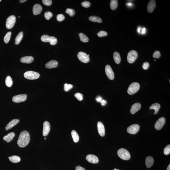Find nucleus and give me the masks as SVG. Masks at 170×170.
Wrapping results in <instances>:
<instances>
[{"mask_svg":"<svg viewBox=\"0 0 170 170\" xmlns=\"http://www.w3.org/2000/svg\"><path fill=\"white\" fill-rule=\"evenodd\" d=\"M140 126L137 124H134L129 126L127 129V132L131 134H135L138 132Z\"/></svg>","mask_w":170,"mask_h":170,"instance_id":"1a4fd4ad","label":"nucleus"},{"mask_svg":"<svg viewBox=\"0 0 170 170\" xmlns=\"http://www.w3.org/2000/svg\"><path fill=\"white\" fill-rule=\"evenodd\" d=\"M71 135L74 142L75 143L78 142L79 140V137L76 131L73 130L71 132Z\"/></svg>","mask_w":170,"mask_h":170,"instance_id":"cd10ccee","label":"nucleus"},{"mask_svg":"<svg viewBox=\"0 0 170 170\" xmlns=\"http://www.w3.org/2000/svg\"><path fill=\"white\" fill-rule=\"evenodd\" d=\"M23 37V32H21L16 37L15 40V44L16 45H18V44H19L21 40H22Z\"/></svg>","mask_w":170,"mask_h":170,"instance_id":"c85d7f7f","label":"nucleus"},{"mask_svg":"<svg viewBox=\"0 0 170 170\" xmlns=\"http://www.w3.org/2000/svg\"><path fill=\"white\" fill-rule=\"evenodd\" d=\"M138 56L137 52L134 50L130 51L128 54L127 60L128 63H132L136 60Z\"/></svg>","mask_w":170,"mask_h":170,"instance_id":"423d86ee","label":"nucleus"},{"mask_svg":"<svg viewBox=\"0 0 170 170\" xmlns=\"http://www.w3.org/2000/svg\"><path fill=\"white\" fill-rule=\"evenodd\" d=\"M78 59L81 62L84 63H88L90 61V58L88 54L84 52H79L77 55Z\"/></svg>","mask_w":170,"mask_h":170,"instance_id":"6e6552de","label":"nucleus"},{"mask_svg":"<svg viewBox=\"0 0 170 170\" xmlns=\"http://www.w3.org/2000/svg\"><path fill=\"white\" fill-rule=\"evenodd\" d=\"M66 12L67 14H68L71 17H73L75 14V11L74 10L68 8L66 11Z\"/></svg>","mask_w":170,"mask_h":170,"instance_id":"72a5a7b5","label":"nucleus"},{"mask_svg":"<svg viewBox=\"0 0 170 170\" xmlns=\"http://www.w3.org/2000/svg\"><path fill=\"white\" fill-rule=\"evenodd\" d=\"M118 154L119 157L124 160H128L131 158V154L127 150L124 148H120L118 151Z\"/></svg>","mask_w":170,"mask_h":170,"instance_id":"f03ea898","label":"nucleus"},{"mask_svg":"<svg viewBox=\"0 0 170 170\" xmlns=\"http://www.w3.org/2000/svg\"><path fill=\"white\" fill-rule=\"evenodd\" d=\"M19 121L20 120L18 119H14V120H12L7 125L6 127V130L7 131H8V130L11 129L14 126H15L18 123Z\"/></svg>","mask_w":170,"mask_h":170,"instance_id":"a211bd4d","label":"nucleus"},{"mask_svg":"<svg viewBox=\"0 0 170 170\" xmlns=\"http://www.w3.org/2000/svg\"><path fill=\"white\" fill-rule=\"evenodd\" d=\"M86 159L88 162L92 163H96L99 162V159L96 156L93 154H89L86 156Z\"/></svg>","mask_w":170,"mask_h":170,"instance_id":"4468645a","label":"nucleus"},{"mask_svg":"<svg viewBox=\"0 0 170 170\" xmlns=\"http://www.w3.org/2000/svg\"><path fill=\"white\" fill-rule=\"evenodd\" d=\"M140 88V84L138 83H133L129 86L127 90L128 93L130 95H133L138 91Z\"/></svg>","mask_w":170,"mask_h":170,"instance_id":"20e7f679","label":"nucleus"},{"mask_svg":"<svg viewBox=\"0 0 170 170\" xmlns=\"http://www.w3.org/2000/svg\"><path fill=\"white\" fill-rule=\"evenodd\" d=\"M8 157L10 161L13 163H18L21 160V158L19 156H17L13 155Z\"/></svg>","mask_w":170,"mask_h":170,"instance_id":"bb28decb","label":"nucleus"},{"mask_svg":"<svg viewBox=\"0 0 170 170\" xmlns=\"http://www.w3.org/2000/svg\"><path fill=\"white\" fill-rule=\"evenodd\" d=\"M150 66L149 63L147 62H145L142 65V68L144 70H147Z\"/></svg>","mask_w":170,"mask_h":170,"instance_id":"c03bdc74","label":"nucleus"},{"mask_svg":"<svg viewBox=\"0 0 170 170\" xmlns=\"http://www.w3.org/2000/svg\"><path fill=\"white\" fill-rule=\"evenodd\" d=\"M18 18H20V17L19 16V17H18Z\"/></svg>","mask_w":170,"mask_h":170,"instance_id":"4d7b16f0","label":"nucleus"},{"mask_svg":"<svg viewBox=\"0 0 170 170\" xmlns=\"http://www.w3.org/2000/svg\"><path fill=\"white\" fill-rule=\"evenodd\" d=\"M167 170H170V164L169 165L167 168Z\"/></svg>","mask_w":170,"mask_h":170,"instance_id":"864d4df0","label":"nucleus"},{"mask_svg":"<svg viewBox=\"0 0 170 170\" xmlns=\"http://www.w3.org/2000/svg\"><path fill=\"white\" fill-rule=\"evenodd\" d=\"M146 28L144 27L143 28H142V32L141 34H145L146 33Z\"/></svg>","mask_w":170,"mask_h":170,"instance_id":"09e8293b","label":"nucleus"},{"mask_svg":"<svg viewBox=\"0 0 170 170\" xmlns=\"http://www.w3.org/2000/svg\"><path fill=\"white\" fill-rule=\"evenodd\" d=\"M145 162L146 167L148 168H150L152 167L154 163L153 157L150 156H148L146 157Z\"/></svg>","mask_w":170,"mask_h":170,"instance_id":"5701e85b","label":"nucleus"},{"mask_svg":"<svg viewBox=\"0 0 170 170\" xmlns=\"http://www.w3.org/2000/svg\"><path fill=\"white\" fill-rule=\"evenodd\" d=\"M89 20L91 22H97L99 23H102V21L100 17L95 16H90L89 18Z\"/></svg>","mask_w":170,"mask_h":170,"instance_id":"a878e982","label":"nucleus"},{"mask_svg":"<svg viewBox=\"0 0 170 170\" xmlns=\"http://www.w3.org/2000/svg\"><path fill=\"white\" fill-rule=\"evenodd\" d=\"M42 8L41 6L38 4H36L34 5L33 7V14L35 15L40 14L41 12Z\"/></svg>","mask_w":170,"mask_h":170,"instance_id":"aec40b11","label":"nucleus"},{"mask_svg":"<svg viewBox=\"0 0 170 170\" xmlns=\"http://www.w3.org/2000/svg\"><path fill=\"white\" fill-rule=\"evenodd\" d=\"M142 28L140 27H138L137 29V31L138 33H140V34H141L142 32Z\"/></svg>","mask_w":170,"mask_h":170,"instance_id":"49530a36","label":"nucleus"},{"mask_svg":"<svg viewBox=\"0 0 170 170\" xmlns=\"http://www.w3.org/2000/svg\"><path fill=\"white\" fill-rule=\"evenodd\" d=\"M52 13L51 12H45L44 13V16L47 20H49L52 17Z\"/></svg>","mask_w":170,"mask_h":170,"instance_id":"f704fd0d","label":"nucleus"},{"mask_svg":"<svg viewBox=\"0 0 170 170\" xmlns=\"http://www.w3.org/2000/svg\"><path fill=\"white\" fill-rule=\"evenodd\" d=\"M42 2L44 5L48 6H50L52 4L51 0H42Z\"/></svg>","mask_w":170,"mask_h":170,"instance_id":"79ce46f5","label":"nucleus"},{"mask_svg":"<svg viewBox=\"0 0 170 170\" xmlns=\"http://www.w3.org/2000/svg\"><path fill=\"white\" fill-rule=\"evenodd\" d=\"M15 136V134L14 132H12L8 133V134L5 136L3 139L7 142H10L12 141Z\"/></svg>","mask_w":170,"mask_h":170,"instance_id":"4be33fe9","label":"nucleus"},{"mask_svg":"<svg viewBox=\"0 0 170 170\" xmlns=\"http://www.w3.org/2000/svg\"><path fill=\"white\" fill-rule=\"evenodd\" d=\"M5 83L6 86L8 87H11L13 84L12 78L9 76H8L6 78L5 80Z\"/></svg>","mask_w":170,"mask_h":170,"instance_id":"c756f323","label":"nucleus"},{"mask_svg":"<svg viewBox=\"0 0 170 170\" xmlns=\"http://www.w3.org/2000/svg\"><path fill=\"white\" fill-rule=\"evenodd\" d=\"M44 140H46V138H44Z\"/></svg>","mask_w":170,"mask_h":170,"instance_id":"6e6d98bb","label":"nucleus"},{"mask_svg":"<svg viewBox=\"0 0 170 170\" xmlns=\"http://www.w3.org/2000/svg\"><path fill=\"white\" fill-rule=\"evenodd\" d=\"M79 36L80 40L82 42L86 43L88 42L89 39L88 38L85 34L82 33H80L79 34Z\"/></svg>","mask_w":170,"mask_h":170,"instance_id":"2f4dec72","label":"nucleus"},{"mask_svg":"<svg viewBox=\"0 0 170 170\" xmlns=\"http://www.w3.org/2000/svg\"><path fill=\"white\" fill-rule=\"evenodd\" d=\"M50 129V124L48 122L46 121L43 123V135L44 136H47L49 134Z\"/></svg>","mask_w":170,"mask_h":170,"instance_id":"ddd939ff","label":"nucleus"},{"mask_svg":"<svg viewBox=\"0 0 170 170\" xmlns=\"http://www.w3.org/2000/svg\"><path fill=\"white\" fill-rule=\"evenodd\" d=\"M56 19L58 22H61L65 19V17L63 14H59L57 15Z\"/></svg>","mask_w":170,"mask_h":170,"instance_id":"4c0bfd02","label":"nucleus"},{"mask_svg":"<svg viewBox=\"0 0 170 170\" xmlns=\"http://www.w3.org/2000/svg\"><path fill=\"white\" fill-rule=\"evenodd\" d=\"M34 58L32 56H26L22 57L21 58V63L29 64L32 63L34 61Z\"/></svg>","mask_w":170,"mask_h":170,"instance_id":"412c9836","label":"nucleus"},{"mask_svg":"<svg viewBox=\"0 0 170 170\" xmlns=\"http://www.w3.org/2000/svg\"><path fill=\"white\" fill-rule=\"evenodd\" d=\"M98 36L100 37L106 36L107 35V32L104 31H101L97 33Z\"/></svg>","mask_w":170,"mask_h":170,"instance_id":"58836bf2","label":"nucleus"},{"mask_svg":"<svg viewBox=\"0 0 170 170\" xmlns=\"http://www.w3.org/2000/svg\"><path fill=\"white\" fill-rule=\"evenodd\" d=\"M27 95L26 94H21L15 95L12 98V100L15 103L23 102L27 100Z\"/></svg>","mask_w":170,"mask_h":170,"instance_id":"9b49d317","label":"nucleus"},{"mask_svg":"<svg viewBox=\"0 0 170 170\" xmlns=\"http://www.w3.org/2000/svg\"><path fill=\"white\" fill-rule=\"evenodd\" d=\"M105 74L110 80H113L115 78V74L112 69L109 65H106L105 68Z\"/></svg>","mask_w":170,"mask_h":170,"instance_id":"9d476101","label":"nucleus"},{"mask_svg":"<svg viewBox=\"0 0 170 170\" xmlns=\"http://www.w3.org/2000/svg\"><path fill=\"white\" fill-rule=\"evenodd\" d=\"M1 0H0V2H1Z\"/></svg>","mask_w":170,"mask_h":170,"instance_id":"bf43d9fd","label":"nucleus"},{"mask_svg":"<svg viewBox=\"0 0 170 170\" xmlns=\"http://www.w3.org/2000/svg\"><path fill=\"white\" fill-rule=\"evenodd\" d=\"M12 35V33L11 32H8L5 36L4 40L6 44H7L9 42Z\"/></svg>","mask_w":170,"mask_h":170,"instance_id":"473e14b6","label":"nucleus"},{"mask_svg":"<svg viewBox=\"0 0 170 170\" xmlns=\"http://www.w3.org/2000/svg\"><path fill=\"white\" fill-rule=\"evenodd\" d=\"M74 96L77 98L78 100L79 101H81L83 99V94L80 93H77L74 95Z\"/></svg>","mask_w":170,"mask_h":170,"instance_id":"ea45409f","label":"nucleus"},{"mask_svg":"<svg viewBox=\"0 0 170 170\" xmlns=\"http://www.w3.org/2000/svg\"><path fill=\"white\" fill-rule=\"evenodd\" d=\"M118 6V1L117 0H111L110 2V8L112 10L116 9Z\"/></svg>","mask_w":170,"mask_h":170,"instance_id":"7c9ffc66","label":"nucleus"},{"mask_svg":"<svg viewBox=\"0 0 170 170\" xmlns=\"http://www.w3.org/2000/svg\"><path fill=\"white\" fill-rule=\"evenodd\" d=\"M141 104L139 103H135L131 106L130 112L132 114L136 113L139 110L141 109Z\"/></svg>","mask_w":170,"mask_h":170,"instance_id":"f3484780","label":"nucleus"},{"mask_svg":"<svg viewBox=\"0 0 170 170\" xmlns=\"http://www.w3.org/2000/svg\"><path fill=\"white\" fill-rule=\"evenodd\" d=\"M64 90L66 92H67L73 87V85L71 84H64Z\"/></svg>","mask_w":170,"mask_h":170,"instance_id":"c9c22d12","label":"nucleus"},{"mask_svg":"<svg viewBox=\"0 0 170 170\" xmlns=\"http://www.w3.org/2000/svg\"><path fill=\"white\" fill-rule=\"evenodd\" d=\"M16 22L15 16H10L7 18L6 22V27L8 29H11L14 26Z\"/></svg>","mask_w":170,"mask_h":170,"instance_id":"0eeeda50","label":"nucleus"},{"mask_svg":"<svg viewBox=\"0 0 170 170\" xmlns=\"http://www.w3.org/2000/svg\"><path fill=\"white\" fill-rule=\"evenodd\" d=\"M164 153L166 155L169 154L170 153V145H168L165 147L163 151Z\"/></svg>","mask_w":170,"mask_h":170,"instance_id":"e433bc0d","label":"nucleus"},{"mask_svg":"<svg viewBox=\"0 0 170 170\" xmlns=\"http://www.w3.org/2000/svg\"><path fill=\"white\" fill-rule=\"evenodd\" d=\"M127 5L129 6V7H131L132 6V4L131 3H128L127 4Z\"/></svg>","mask_w":170,"mask_h":170,"instance_id":"603ef678","label":"nucleus"},{"mask_svg":"<svg viewBox=\"0 0 170 170\" xmlns=\"http://www.w3.org/2000/svg\"><path fill=\"white\" fill-rule=\"evenodd\" d=\"M26 0H20L19 1L20 2V3H24V2H26Z\"/></svg>","mask_w":170,"mask_h":170,"instance_id":"3c124183","label":"nucleus"},{"mask_svg":"<svg viewBox=\"0 0 170 170\" xmlns=\"http://www.w3.org/2000/svg\"><path fill=\"white\" fill-rule=\"evenodd\" d=\"M81 5L83 7H85V8H88L90 7L91 4L89 2L84 1V2H82Z\"/></svg>","mask_w":170,"mask_h":170,"instance_id":"a19ab883","label":"nucleus"},{"mask_svg":"<svg viewBox=\"0 0 170 170\" xmlns=\"http://www.w3.org/2000/svg\"><path fill=\"white\" fill-rule=\"evenodd\" d=\"M41 40L44 42H49L51 45H54L56 44L58 40L57 38L53 36H49L47 35H44L41 38Z\"/></svg>","mask_w":170,"mask_h":170,"instance_id":"7ed1b4c3","label":"nucleus"},{"mask_svg":"<svg viewBox=\"0 0 170 170\" xmlns=\"http://www.w3.org/2000/svg\"><path fill=\"white\" fill-rule=\"evenodd\" d=\"M30 140V136L28 131H22L19 135L17 141V144L21 147H24L27 146Z\"/></svg>","mask_w":170,"mask_h":170,"instance_id":"f257e3e1","label":"nucleus"},{"mask_svg":"<svg viewBox=\"0 0 170 170\" xmlns=\"http://www.w3.org/2000/svg\"><path fill=\"white\" fill-rule=\"evenodd\" d=\"M58 63L57 61L52 60L50 61L45 64V67L48 69H51L58 67Z\"/></svg>","mask_w":170,"mask_h":170,"instance_id":"6ab92c4d","label":"nucleus"},{"mask_svg":"<svg viewBox=\"0 0 170 170\" xmlns=\"http://www.w3.org/2000/svg\"><path fill=\"white\" fill-rule=\"evenodd\" d=\"M160 108V105L158 103H156L152 104L149 107L150 109H153L155 110L154 114L155 115H157L158 113L159 109Z\"/></svg>","mask_w":170,"mask_h":170,"instance_id":"b1692460","label":"nucleus"},{"mask_svg":"<svg viewBox=\"0 0 170 170\" xmlns=\"http://www.w3.org/2000/svg\"><path fill=\"white\" fill-rule=\"evenodd\" d=\"M24 76L26 79L29 80H34L38 79L39 77L40 74L36 72L28 71L24 73Z\"/></svg>","mask_w":170,"mask_h":170,"instance_id":"39448f33","label":"nucleus"},{"mask_svg":"<svg viewBox=\"0 0 170 170\" xmlns=\"http://www.w3.org/2000/svg\"><path fill=\"white\" fill-rule=\"evenodd\" d=\"M98 132L99 135L101 137L105 136V129L103 124L101 122H98L97 123Z\"/></svg>","mask_w":170,"mask_h":170,"instance_id":"2eb2a0df","label":"nucleus"},{"mask_svg":"<svg viewBox=\"0 0 170 170\" xmlns=\"http://www.w3.org/2000/svg\"><path fill=\"white\" fill-rule=\"evenodd\" d=\"M161 54L160 53V52L158 51H155L154 52V53L153 57L154 58H159L161 56Z\"/></svg>","mask_w":170,"mask_h":170,"instance_id":"37998d69","label":"nucleus"},{"mask_svg":"<svg viewBox=\"0 0 170 170\" xmlns=\"http://www.w3.org/2000/svg\"><path fill=\"white\" fill-rule=\"evenodd\" d=\"M96 99L97 101L98 102H100L101 101L102 98L100 97H99L97 98Z\"/></svg>","mask_w":170,"mask_h":170,"instance_id":"8fccbe9b","label":"nucleus"},{"mask_svg":"<svg viewBox=\"0 0 170 170\" xmlns=\"http://www.w3.org/2000/svg\"><path fill=\"white\" fill-rule=\"evenodd\" d=\"M76 170H86L84 167L80 166H78L75 167Z\"/></svg>","mask_w":170,"mask_h":170,"instance_id":"a18cd8bd","label":"nucleus"},{"mask_svg":"<svg viewBox=\"0 0 170 170\" xmlns=\"http://www.w3.org/2000/svg\"><path fill=\"white\" fill-rule=\"evenodd\" d=\"M101 104L102 105H104L106 104V100H101Z\"/></svg>","mask_w":170,"mask_h":170,"instance_id":"de8ad7c7","label":"nucleus"},{"mask_svg":"<svg viewBox=\"0 0 170 170\" xmlns=\"http://www.w3.org/2000/svg\"><path fill=\"white\" fill-rule=\"evenodd\" d=\"M166 120L164 117L160 118L157 121L155 125V128L157 130H160L165 123Z\"/></svg>","mask_w":170,"mask_h":170,"instance_id":"f8f14e48","label":"nucleus"},{"mask_svg":"<svg viewBox=\"0 0 170 170\" xmlns=\"http://www.w3.org/2000/svg\"><path fill=\"white\" fill-rule=\"evenodd\" d=\"M114 59L117 64H120L121 62V57L120 54L117 52H115L113 55Z\"/></svg>","mask_w":170,"mask_h":170,"instance_id":"393cba45","label":"nucleus"},{"mask_svg":"<svg viewBox=\"0 0 170 170\" xmlns=\"http://www.w3.org/2000/svg\"><path fill=\"white\" fill-rule=\"evenodd\" d=\"M120 170L119 169H114V170Z\"/></svg>","mask_w":170,"mask_h":170,"instance_id":"5fc2aeb1","label":"nucleus"},{"mask_svg":"<svg viewBox=\"0 0 170 170\" xmlns=\"http://www.w3.org/2000/svg\"><path fill=\"white\" fill-rule=\"evenodd\" d=\"M156 7V2L154 0H151L150 1L148 4L147 10L148 12L150 13H152L153 12Z\"/></svg>","mask_w":170,"mask_h":170,"instance_id":"dca6fc26","label":"nucleus"},{"mask_svg":"<svg viewBox=\"0 0 170 170\" xmlns=\"http://www.w3.org/2000/svg\"><path fill=\"white\" fill-rule=\"evenodd\" d=\"M154 61H156L155 60H154Z\"/></svg>","mask_w":170,"mask_h":170,"instance_id":"13d9d810","label":"nucleus"}]
</instances>
